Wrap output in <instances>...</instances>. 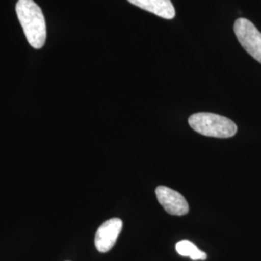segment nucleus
I'll list each match as a JSON object with an SVG mask.
<instances>
[{
  "mask_svg": "<svg viewBox=\"0 0 261 261\" xmlns=\"http://www.w3.org/2000/svg\"><path fill=\"white\" fill-rule=\"evenodd\" d=\"M123 222L112 218L100 225L95 235V247L100 252H110L121 232Z\"/></svg>",
  "mask_w": 261,
  "mask_h": 261,
  "instance_id": "20e7f679",
  "label": "nucleus"
},
{
  "mask_svg": "<svg viewBox=\"0 0 261 261\" xmlns=\"http://www.w3.org/2000/svg\"><path fill=\"white\" fill-rule=\"evenodd\" d=\"M16 11L29 45L41 48L47 38L46 20L42 10L33 0H19Z\"/></svg>",
  "mask_w": 261,
  "mask_h": 261,
  "instance_id": "f257e3e1",
  "label": "nucleus"
},
{
  "mask_svg": "<svg viewBox=\"0 0 261 261\" xmlns=\"http://www.w3.org/2000/svg\"><path fill=\"white\" fill-rule=\"evenodd\" d=\"M234 33L244 49L261 63V32L249 19L235 20Z\"/></svg>",
  "mask_w": 261,
  "mask_h": 261,
  "instance_id": "7ed1b4c3",
  "label": "nucleus"
},
{
  "mask_svg": "<svg viewBox=\"0 0 261 261\" xmlns=\"http://www.w3.org/2000/svg\"><path fill=\"white\" fill-rule=\"evenodd\" d=\"M160 204L168 214L184 216L189 213V204L180 193L166 186H159L155 190Z\"/></svg>",
  "mask_w": 261,
  "mask_h": 261,
  "instance_id": "39448f33",
  "label": "nucleus"
},
{
  "mask_svg": "<svg viewBox=\"0 0 261 261\" xmlns=\"http://www.w3.org/2000/svg\"><path fill=\"white\" fill-rule=\"evenodd\" d=\"M140 9L148 11L163 19H171L175 17V9L170 0H128Z\"/></svg>",
  "mask_w": 261,
  "mask_h": 261,
  "instance_id": "423d86ee",
  "label": "nucleus"
},
{
  "mask_svg": "<svg viewBox=\"0 0 261 261\" xmlns=\"http://www.w3.org/2000/svg\"><path fill=\"white\" fill-rule=\"evenodd\" d=\"M176 252L182 256H189L193 260H205L207 254L200 251L195 244L188 240H182L176 244Z\"/></svg>",
  "mask_w": 261,
  "mask_h": 261,
  "instance_id": "0eeeda50",
  "label": "nucleus"
},
{
  "mask_svg": "<svg viewBox=\"0 0 261 261\" xmlns=\"http://www.w3.org/2000/svg\"><path fill=\"white\" fill-rule=\"evenodd\" d=\"M189 124L196 133L211 138L228 139L237 133V126L232 120L210 112H198L191 115Z\"/></svg>",
  "mask_w": 261,
  "mask_h": 261,
  "instance_id": "f03ea898",
  "label": "nucleus"
}]
</instances>
